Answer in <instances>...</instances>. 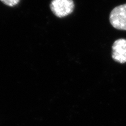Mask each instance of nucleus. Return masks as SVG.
<instances>
[{
	"mask_svg": "<svg viewBox=\"0 0 126 126\" xmlns=\"http://www.w3.org/2000/svg\"><path fill=\"white\" fill-rule=\"evenodd\" d=\"M109 21L114 28L126 31V4L114 8L110 14Z\"/></svg>",
	"mask_w": 126,
	"mask_h": 126,
	"instance_id": "nucleus-1",
	"label": "nucleus"
},
{
	"mask_svg": "<svg viewBox=\"0 0 126 126\" xmlns=\"http://www.w3.org/2000/svg\"><path fill=\"white\" fill-rule=\"evenodd\" d=\"M50 7L55 16L64 17L73 12L75 4L73 0H52Z\"/></svg>",
	"mask_w": 126,
	"mask_h": 126,
	"instance_id": "nucleus-2",
	"label": "nucleus"
},
{
	"mask_svg": "<svg viewBox=\"0 0 126 126\" xmlns=\"http://www.w3.org/2000/svg\"><path fill=\"white\" fill-rule=\"evenodd\" d=\"M112 57L121 64L126 62V39L119 38L115 41L112 46Z\"/></svg>",
	"mask_w": 126,
	"mask_h": 126,
	"instance_id": "nucleus-3",
	"label": "nucleus"
},
{
	"mask_svg": "<svg viewBox=\"0 0 126 126\" xmlns=\"http://www.w3.org/2000/svg\"><path fill=\"white\" fill-rule=\"evenodd\" d=\"M19 1L20 0H1V1L4 4L10 7L16 5L19 3Z\"/></svg>",
	"mask_w": 126,
	"mask_h": 126,
	"instance_id": "nucleus-4",
	"label": "nucleus"
}]
</instances>
